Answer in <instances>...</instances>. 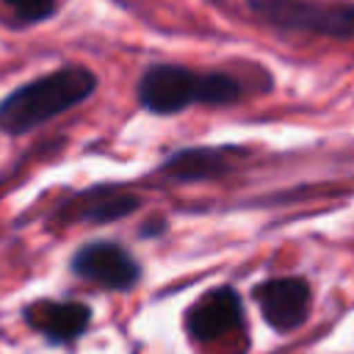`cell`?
Instances as JSON below:
<instances>
[{
  "label": "cell",
  "mask_w": 354,
  "mask_h": 354,
  "mask_svg": "<svg viewBox=\"0 0 354 354\" xmlns=\"http://www.w3.org/2000/svg\"><path fill=\"white\" fill-rule=\"evenodd\" d=\"M97 88V75L86 66L69 64L55 72H47L19 88H14L0 102V127L11 136L28 133L58 113L80 105Z\"/></svg>",
  "instance_id": "6da1fadb"
},
{
  "label": "cell",
  "mask_w": 354,
  "mask_h": 354,
  "mask_svg": "<svg viewBox=\"0 0 354 354\" xmlns=\"http://www.w3.org/2000/svg\"><path fill=\"white\" fill-rule=\"evenodd\" d=\"M138 102L160 116L188 105H230L243 94L238 77L227 72H194L177 64H155L138 80Z\"/></svg>",
  "instance_id": "7a4b0ae2"
},
{
  "label": "cell",
  "mask_w": 354,
  "mask_h": 354,
  "mask_svg": "<svg viewBox=\"0 0 354 354\" xmlns=\"http://www.w3.org/2000/svg\"><path fill=\"white\" fill-rule=\"evenodd\" d=\"M246 8L282 33L354 41V0H246Z\"/></svg>",
  "instance_id": "3957f363"
},
{
  "label": "cell",
  "mask_w": 354,
  "mask_h": 354,
  "mask_svg": "<svg viewBox=\"0 0 354 354\" xmlns=\"http://www.w3.org/2000/svg\"><path fill=\"white\" fill-rule=\"evenodd\" d=\"M235 326H241V299L232 288H216L188 310V332L196 340H216Z\"/></svg>",
  "instance_id": "8992f818"
},
{
  "label": "cell",
  "mask_w": 354,
  "mask_h": 354,
  "mask_svg": "<svg viewBox=\"0 0 354 354\" xmlns=\"http://www.w3.org/2000/svg\"><path fill=\"white\" fill-rule=\"evenodd\" d=\"M19 25H36L55 14L58 0H0Z\"/></svg>",
  "instance_id": "30bf717a"
},
{
  "label": "cell",
  "mask_w": 354,
  "mask_h": 354,
  "mask_svg": "<svg viewBox=\"0 0 354 354\" xmlns=\"http://www.w3.org/2000/svg\"><path fill=\"white\" fill-rule=\"evenodd\" d=\"M25 318L53 343H66L83 335L91 321V310L80 301H36L25 310Z\"/></svg>",
  "instance_id": "52a82bcc"
},
{
  "label": "cell",
  "mask_w": 354,
  "mask_h": 354,
  "mask_svg": "<svg viewBox=\"0 0 354 354\" xmlns=\"http://www.w3.org/2000/svg\"><path fill=\"white\" fill-rule=\"evenodd\" d=\"M72 271L88 282H97L113 290H127L141 277L138 263L111 241H97L83 246L72 260Z\"/></svg>",
  "instance_id": "277c9868"
},
{
  "label": "cell",
  "mask_w": 354,
  "mask_h": 354,
  "mask_svg": "<svg viewBox=\"0 0 354 354\" xmlns=\"http://www.w3.org/2000/svg\"><path fill=\"white\" fill-rule=\"evenodd\" d=\"M138 207V199L130 196V194H116L113 188H97V191H88L77 199V207H75V216L83 218V221H94V224H102V221H111V218H119L130 210Z\"/></svg>",
  "instance_id": "9c48e42d"
},
{
  "label": "cell",
  "mask_w": 354,
  "mask_h": 354,
  "mask_svg": "<svg viewBox=\"0 0 354 354\" xmlns=\"http://www.w3.org/2000/svg\"><path fill=\"white\" fill-rule=\"evenodd\" d=\"M227 169V152L224 149H183L174 152L163 163V174L171 180H205L216 177Z\"/></svg>",
  "instance_id": "ba28073f"
},
{
  "label": "cell",
  "mask_w": 354,
  "mask_h": 354,
  "mask_svg": "<svg viewBox=\"0 0 354 354\" xmlns=\"http://www.w3.org/2000/svg\"><path fill=\"white\" fill-rule=\"evenodd\" d=\"M254 299L260 304L263 318L277 332H290L307 321L310 310V288L299 277L268 279L254 288Z\"/></svg>",
  "instance_id": "5b68a950"
}]
</instances>
